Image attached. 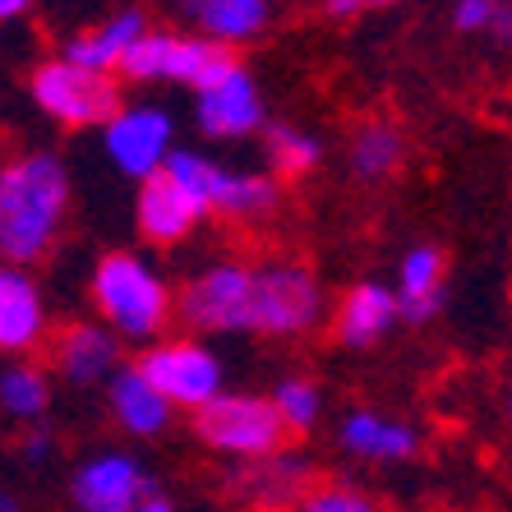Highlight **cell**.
<instances>
[{"label":"cell","mask_w":512,"mask_h":512,"mask_svg":"<svg viewBox=\"0 0 512 512\" xmlns=\"http://www.w3.org/2000/svg\"><path fill=\"white\" fill-rule=\"evenodd\" d=\"M70 213V171L56 153H24L0 167V263L24 268L56 245Z\"/></svg>","instance_id":"obj_1"},{"label":"cell","mask_w":512,"mask_h":512,"mask_svg":"<svg viewBox=\"0 0 512 512\" xmlns=\"http://www.w3.org/2000/svg\"><path fill=\"white\" fill-rule=\"evenodd\" d=\"M93 300L107 328L130 342H157L171 323L167 282L139 259V254H102L93 268Z\"/></svg>","instance_id":"obj_2"},{"label":"cell","mask_w":512,"mask_h":512,"mask_svg":"<svg viewBox=\"0 0 512 512\" xmlns=\"http://www.w3.org/2000/svg\"><path fill=\"white\" fill-rule=\"evenodd\" d=\"M125 79H167V84H190L194 93L222 84L240 70V56L231 47H217L208 37H176V33H148L134 42L116 65Z\"/></svg>","instance_id":"obj_3"},{"label":"cell","mask_w":512,"mask_h":512,"mask_svg":"<svg viewBox=\"0 0 512 512\" xmlns=\"http://www.w3.org/2000/svg\"><path fill=\"white\" fill-rule=\"evenodd\" d=\"M171 180L190 194L199 213H231V217H268L277 208V180L263 171H227L199 153L171 148L162 162Z\"/></svg>","instance_id":"obj_4"},{"label":"cell","mask_w":512,"mask_h":512,"mask_svg":"<svg viewBox=\"0 0 512 512\" xmlns=\"http://www.w3.org/2000/svg\"><path fill=\"white\" fill-rule=\"evenodd\" d=\"M194 434L208 448L240 462H259V457L277 453L286 439V425L277 420L273 402L254 393H217L213 402H203L194 411Z\"/></svg>","instance_id":"obj_5"},{"label":"cell","mask_w":512,"mask_h":512,"mask_svg":"<svg viewBox=\"0 0 512 512\" xmlns=\"http://www.w3.org/2000/svg\"><path fill=\"white\" fill-rule=\"evenodd\" d=\"M323 314V286L305 263H263L254 268L250 333L305 337Z\"/></svg>","instance_id":"obj_6"},{"label":"cell","mask_w":512,"mask_h":512,"mask_svg":"<svg viewBox=\"0 0 512 512\" xmlns=\"http://www.w3.org/2000/svg\"><path fill=\"white\" fill-rule=\"evenodd\" d=\"M250 296L254 268L213 263L180 286V296H171V314H180V323L194 333H250Z\"/></svg>","instance_id":"obj_7"},{"label":"cell","mask_w":512,"mask_h":512,"mask_svg":"<svg viewBox=\"0 0 512 512\" xmlns=\"http://www.w3.org/2000/svg\"><path fill=\"white\" fill-rule=\"evenodd\" d=\"M134 370L148 379L157 397L167 406H190L199 411L203 402H213L222 393V360L194 337H176V342H153L134 360Z\"/></svg>","instance_id":"obj_8"},{"label":"cell","mask_w":512,"mask_h":512,"mask_svg":"<svg viewBox=\"0 0 512 512\" xmlns=\"http://www.w3.org/2000/svg\"><path fill=\"white\" fill-rule=\"evenodd\" d=\"M33 102L47 111L51 120L70 125V130H88V125H107L125 102H120V84L111 74H88L74 70L65 60H47L33 70Z\"/></svg>","instance_id":"obj_9"},{"label":"cell","mask_w":512,"mask_h":512,"mask_svg":"<svg viewBox=\"0 0 512 512\" xmlns=\"http://www.w3.org/2000/svg\"><path fill=\"white\" fill-rule=\"evenodd\" d=\"M70 494L79 512H134L143 494H153V476L130 453H93L79 462Z\"/></svg>","instance_id":"obj_10"},{"label":"cell","mask_w":512,"mask_h":512,"mask_svg":"<svg viewBox=\"0 0 512 512\" xmlns=\"http://www.w3.org/2000/svg\"><path fill=\"white\" fill-rule=\"evenodd\" d=\"M107 153L134 180L162 171L171 153V116L162 107H120L107 120Z\"/></svg>","instance_id":"obj_11"},{"label":"cell","mask_w":512,"mask_h":512,"mask_svg":"<svg viewBox=\"0 0 512 512\" xmlns=\"http://www.w3.org/2000/svg\"><path fill=\"white\" fill-rule=\"evenodd\" d=\"M194 120H199L203 134L213 139H240V134H254L263 125V97L254 88L250 70L240 65L236 74H227L222 84L203 88L199 107H194Z\"/></svg>","instance_id":"obj_12"},{"label":"cell","mask_w":512,"mask_h":512,"mask_svg":"<svg viewBox=\"0 0 512 512\" xmlns=\"http://www.w3.org/2000/svg\"><path fill=\"white\" fill-rule=\"evenodd\" d=\"M47 337V305L24 268L0 263V351L24 356Z\"/></svg>","instance_id":"obj_13"},{"label":"cell","mask_w":512,"mask_h":512,"mask_svg":"<svg viewBox=\"0 0 512 512\" xmlns=\"http://www.w3.org/2000/svg\"><path fill=\"white\" fill-rule=\"evenodd\" d=\"M134 213H139L143 240H153V245H180L203 217L167 171H153V176L139 180V208Z\"/></svg>","instance_id":"obj_14"},{"label":"cell","mask_w":512,"mask_h":512,"mask_svg":"<svg viewBox=\"0 0 512 512\" xmlns=\"http://www.w3.org/2000/svg\"><path fill=\"white\" fill-rule=\"evenodd\" d=\"M143 33H148L143 10L125 5V10H116L111 19H102L97 28L70 37V42H65V51H60V60H65V65H74V70H88V74H111L120 65V56H125V51H130Z\"/></svg>","instance_id":"obj_15"},{"label":"cell","mask_w":512,"mask_h":512,"mask_svg":"<svg viewBox=\"0 0 512 512\" xmlns=\"http://www.w3.org/2000/svg\"><path fill=\"white\" fill-rule=\"evenodd\" d=\"M240 494L254 503V508L263 512H291L296 508V499L305 494V489L314 485V471L305 457H291V453H268L259 457V462H250L245 471H240Z\"/></svg>","instance_id":"obj_16"},{"label":"cell","mask_w":512,"mask_h":512,"mask_svg":"<svg viewBox=\"0 0 512 512\" xmlns=\"http://www.w3.org/2000/svg\"><path fill=\"white\" fill-rule=\"evenodd\" d=\"M56 370L70 383L88 388V383H107L120 365V342L111 328H97V323H70L65 333L56 337Z\"/></svg>","instance_id":"obj_17"},{"label":"cell","mask_w":512,"mask_h":512,"mask_svg":"<svg viewBox=\"0 0 512 512\" xmlns=\"http://www.w3.org/2000/svg\"><path fill=\"white\" fill-rule=\"evenodd\" d=\"M176 10L199 28L208 42L236 51L240 42H250L268 28L273 5L268 0H176Z\"/></svg>","instance_id":"obj_18"},{"label":"cell","mask_w":512,"mask_h":512,"mask_svg":"<svg viewBox=\"0 0 512 512\" xmlns=\"http://www.w3.org/2000/svg\"><path fill=\"white\" fill-rule=\"evenodd\" d=\"M337 443L351 457H365V462H406V457H416L420 434L402 420L379 416V411H346Z\"/></svg>","instance_id":"obj_19"},{"label":"cell","mask_w":512,"mask_h":512,"mask_svg":"<svg viewBox=\"0 0 512 512\" xmlns=\"http://www.w3.org/2000/svg\"><path fill=\"white\" fill-rule=\"evenodd\" d=\"M397 323V296L379 282H356L337 305L333 333L342 346H374Z\"/></svg>","instance_id":"obj_20"},{"label":"cell","mask_w":512,"mask_h":512,"mask_svg":"<svg viewBox=\"0 0 512 512\" xmlns=\"http://www.w3.org/2000/svg\"><path fill=\"white\" fill-rule=\"evenodd\" d=\"M443 250L439 245H416L406 250L402 273H397V319L429 323L443 310Z\"/></svg>","instance_id":"obj_21"},{"label":"cell","mask_w":512,"mask_h":512,"mask_svg":"<svg viewBox=\"0 0 512 512\" xmlns=\"http://www.w3.org/2000/svg\"><path fill=\"white\" fill-rule=\"evenodd\" d=\"M107 406L116 425L139 434V439H153V434H162L171 425V406L148 388V379L134 365H125V370H116L107 379Z\"/></svg>","instance_id":"obj_22"},{"label":"cell","mask_w":512,"mask_h":512,"mask_svg":"<svg viewBox=\"0 0 512 512\" xmlns=\"http://www.w3.org/2000/svg\"><path fill=\"white\" fill-rule=\"evenodd\" d=\"M402 134L393 130V125H383V120H374V125H365V130L356 134V143H351V171H356L360 180H388L397 167H402Z\"/></svg>","instance_id":"obj_23"},{"label":"cell","mask_w":512,"mask_h":512,"mask_svg":"<svg viewBox=\"0 0 512 512\" xmlns=\"http://www.w3.org/2000/svg\"><path fill=\"white\" fill-rule=\"evenodd\" d=\"M51 406V383L33 365H10L0 374V411L14 420H42Z\"/></svg>","instance_id":"obj_24"},{"label":"cell","mask_w":512,"mask_h":512,"mask_svg":"<svg viewBox=\"0 0 512 512\" xmlns=\"http://www.w3.org/2000/svg\"><path fill=\"white\" fill-rule=\"evenodd\" d=\"M268 157L277 176H310L323 162L319 134L296 130V125H268Z\"/></svg>","instance_id":"obj_25"},{"label":"cell","mask_w":512,"mask_h":512,"mask_svg":"<svg viewBox=\"0 0 512 512\" xmlns=\"http://www.w3.org/2000/svg\"><path fill=\"white\" fill-rule=\"evenodd\" d=\"M273 411L286 429H296V434H310L319 425V411H323V393L314 379H282L273 388Z\"/></svg>","instance_id":"obj_26"},{"label":"cell","mask_w":512,"mask_h":512,"mask_svg":"<svg viewBox=\"0 0 512 512\" xmlns=\"http://www.w3.org/2000/svg\"><path fill=\"white\" fill-rule=\"evenodd\" d=\"M291 512H383V508L351 485H310Z\"/></svg>","instance_id":"obj_27"},{"label":"cell","mask_w":512,"mask_h":512,"mask_svg":"<svg viewBox=\"0 0 512 512\" xmlns=\"http://www.w3.org/2000/svg\"><path fill=\"white\" fill-rule=\"evenodd\" d=\"M494 19V0H457L453 5V28L457 33H485Z\"/></svg>","instance_id":"obj_28"},{"label":"cell","mask_w":512,"mask_h":512,"mask_svg":"<svg viewBox=\"0 0 512 512\" xmlns=\"http://www.w3.org/2000/svg\"><path fill=\"white\" fill-rule=\"evenodd\" d=\"M499 47H512V0H494V19H489L485 28Z\"/></svg>","instance_id":"obj_29"},{"label":"cell","mask_w":512,"mask_h":512,"mask_svg":"<svg viewBox=\"0 0 512 512\" xmlns=\"http://www.w3.org/2000/svg\"><path fill=\"white\" fill-rule=\"evenodd\" d=\"M51 457V434L47 429H28L24 434V462H47Z\"/></svg>","instance_id":"obj_30"},{"label":"cell","mask_w":512,"mask_h":512,"mask_svg":"<svg viewBox=\"0 0 512 512\" xmlns=\"http://www.w3.org/2000/svg\"><path fill=\"white\" fill-rule=\"evenodd\" d=\"M323 10H328V19H356L365 10V0H323Z\"/></svg>","instance_id":"obj_31"},{"label":"cell","mask_w":512,"mask_h":512,"mask_svg":"<svg viewBox=\"0 0 512 512\" xmlns=\"http://www.w3.org/2000/svg\"><path fill=\"white\" fill-rule=\"evenodd\" d=\"M134 512H176V503H171L167 494H157V489H153V494H143V499L134 503Z\"/></svg>","instance_id":"obj_32"},{"label":"cell","mask_w":512,"mask_h":512,"mask_svg":"<svg viewBox=\"0 0 512 512\" xmlns=\"http://www.w3.org/2000/svg\"><path fill=\"white\" fill-rule=\"evenodd\" d=\"M33 0H0V24H10V19H19V14L28 10Z\"/></svg>","instance_id":"obj_33"},{"label":"cell","mask_w":512,"mask_h":512,"mask_svg":"<svg viewBox=\"0 0 512 512\" xmlns=\"http://www.w3.org/2000/svg\"><path fill=\"white\" fill-rule=\"evenodd\" d=\"M0 512H24V508H19V499L10 494V489H0Z\"/></svg>","instance_id":"obj_34"},{"label":"cell","mask_w":512,"mask_h":512,"mask_svg":"<svg viewBox=\"0 0 512 512\" xmlns=\"http://www.w3.org/2000/svg\"><path fill=\"white\" fill-rule=\"evenodd\" d=\"M374 5H397V0H365V10H374Z\"/></svg>","instance_id":"obj_35"},{"label":"cell","mask_w":512,"mask_h":512,"mask_svg":"<svg viewBox=\"0 0 512 512\" xmlns=\"http://www.w3.org/2000/svg\"><path fill=\"white\" fill-rule=\"evenodd\" d=\"M508 411H512V388H508Z\"/></svg>","instance_id":"obj_36"}]
</instances>
